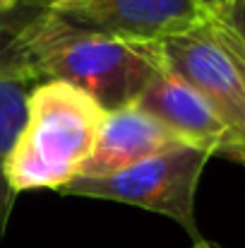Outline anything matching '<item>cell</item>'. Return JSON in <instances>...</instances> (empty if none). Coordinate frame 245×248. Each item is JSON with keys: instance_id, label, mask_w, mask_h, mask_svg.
<instances>
[{"instance_id": "obj_1", "label": "cell", "mask_w": 245, "mask_h": 248, "mask_svg": "<svg viewBox=\"0 0 245 248\" xmlns=\"http://www.w3.org/2000/svg\"><path fill=\"white\" fill-rule=\"evenodd\" d=\"M22 39L46 80L80 87L106 111L135 104L163 68L154 41H128L96 31L51 7H39L29 17Z\"/></svg>"}, {"instance_id": "obj_2", "label": "cell", "mask_w": 245, "mask_h": 248, "mask_svg": "<svg viewBox=\"0 0 245 248\" xmlns=\"http://www.w3.org/2000/svg\"><path fill=\"white\" fill-rule=\"evenodd\" d=\"M106 108L84 89L63 80H46L34 89L24 128L7 157L5 178L12 193L60 190L80 176L89 159Z\"/></svg>"}, {"instance_id": "obj_3", "label": "cell", "mask_w": 245, "mask_h": 248, "mask_svg": "<svg viewBox=\"0 0 245 248\" xmlns=\"http://www.w3.org/2000/svg\"><path fill=\"white\" fill-rule=\"evenodd\" d=\"M214 155L190 142H175L163 152L106 178H75L58 193L75 198L113 200L163 215L200 241L195 195L202 171Z\"/></svg>"}, {"instance_id": "obj_4", "label": "cell", "mask_w": 245, "mask_h": 248, "mask_svg": "<svg viewBox=\"0 0 245 248\" xmlns=\"http://www.w3.org/2000/svg\"><path fill=\"white\" fill-rule=\"evenodd\" d=\"M159 61L166 70L192 84L233 133L245 166V82L226 51L216 44L209 19L180 36L154 41Z\"/></svg>"}, {"instance_id": "obj_5", "label": "cell", "mask_w": 245, "mask_h": 248, "mask_svg": "<svg viewBox=\"0 0 245 248\" xmlns=\"http://www.w3.org/2000/svg\"><path fill=\"white\" fill-rule=\"evenodd\" d=\"M39 7H43L39 0H24L12 12L0 15V241L17 200V193L7 186L5 164L24 128L29 96L46 82V75L39 70L22 39L24 24Z\"/></svg>"}, {"instance_id": "obj_6", "label": "cell", "mask_w": 245, "mask_h": 248, "mask_svg": "<svg viewBox=\"0 0 245 248\" xmlns=\"http://www.w3.org/2000/svg\"><path fill=\"white\" fill-rule=\"evenodd\" d=\"M65 19L128 41H163L202 27L212 15L202 0H68Z\"/></svg>"}, {"instance_id": "obj_7", "label": "cell", "mask_w": 245, "mask_h": 248, "mask_svg": "<svg viewBox=\"0 0 245 248\" xmlns=\"http://www.w3.org/2000/svg\"><path fill=\"white\" fill-rule=\"evenodd\" d=\"M135 104L161 121L178 140L233 162L241 159L238 142L229 125L192 84H187L175 73L161 68Z\"/></svg>"}, {"instance_id": "obj_8", "label": "cell", "mask_w": 245, "mask_h": 248, "mask_svg": "<svg viewBox=\"0 0 245 248\" xmlns=\"http://www.w3.org/2000/svg\"><path fill=\"white\" fill-rule=\"evenodd\" d=\"M183 142L142 106L130 104L106 113L96 145L77 178H106Z\"/></svg>"}, {"instance_id": "obj_9", "label": "cell", "mask_w": 245, "mask_h": 248, "mask_svg": "<svg viewBox=\"0 0 245 248\" xmlns=\"http://www.w3.org/2000/svg\"><path fill=\"white\" fill-rule=\"evenodd\" d=\"M209 29H212V34H214V39H216V44L226 51V56L231 58V63L236 65V70H238V75H241V80L245 82V44L233 34V31H229L224 24H219L216 19H212L209 17Z\"/></svg>"}, {"instance_id": "obj_10", "label": "cell", "mask_w": 245, "mask_h": 248, "mask_svg": "<svg viewBox=\"0 0 245 248\" xmlns=\"http://www.w3.org/2000/svg\"><path fill=\"white\" fill-rule=\"evenodd\" d=\"M212 19L224 24L245 44V0H226L219 10L212 12Z\"/></svg>"}, {"instance_id": "obj_11", "label": "cell", "mask_w": 245, "mask_h": 248, "mask_svg": "<svg viewBox=\"0 0 245 248\" xmlns=\"http://www.w3.org/2000/svg\"><path fill=\"white\" fill-rule=\"evenodd\" d=\"M24 0H0V15H7V12H12L14 7H19Z\"/></svg>"}, {"instance_id": "obj_12", "label": "cell", "mask_w": 245, "mask_h": 248, "mask_svg": "<svg viewBox=\"0 0 245 248\" xmlns=\"http://www.w3.org/2000/svg\"><path fill=\"white\" fill-rule=\"evenodd\" d=\"M202 2H204V7H207V10H209V15H212V12H214V10H219L226 0H202Z\"/></svg>"}, {"instance_id": "obj_13", "label": "cell", "mask_w": 245, "mask_h": 248, "mask_svg": "<svg viewBox=\"0 0 245 248\" xmlns=\"http://www.w3.org/2000/svg\"><path fill=\"white\" fill-rule=\"evenodd\" d=\"M190 248H221V246L214 244V241H204V239H200V241H195Z\"/></svg>"}, {"instance_id": "obj_14", "label": "cell", "mask_w": 245, "mask_h": 248, "mask_svg": "<svg viewBox=\"0 0 245 248\" xmlns=\"http://www.w3.org/2000/svg\"><path fill=\"white\" fill-rule=\"evenodd\" d=\"M43 7H51V10H56V7H60L63 2H68V0H39Z\"/></svg>"}]
</instances>
